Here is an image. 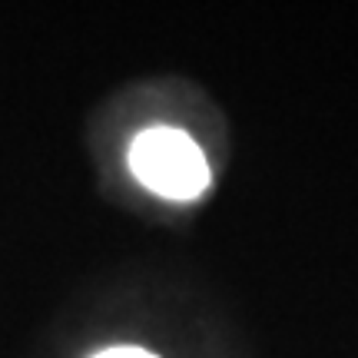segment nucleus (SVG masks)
I'll return each mask as SVG.
<instances>
[{
    "label": "nucleus",
    "mask_w": 358,
    "mask_h": 358,
    "mask_svg": "<svg viewBox=\"0 0 358 358\" xmlns=\"http://www.w3.org/2000/svg\"><path fill=\"white\" fill-rule=\"evenodd\" d=\"M129 169L163 199L189 203L209 186V163L189 133L173 127L143 129L129 143Z\"/></svg>",
    "instance_id": "nucleus-1"
},
{
    "label": "nucleus",
    "mask_w": 358,
    "mask_h": 358,
    "mask_svg": "<svg viewBox=\"0 0 358 358\" xmlns=\"http://www.w3.org/2000/svg\"><path fill=\"white\" fill-rule=\"evenodd\" d=\"M96 358H156V355L143 352V348H110V352H100Z\"/></svg>",
    "instance_id": "nucleus-2"
}]
</instances>
